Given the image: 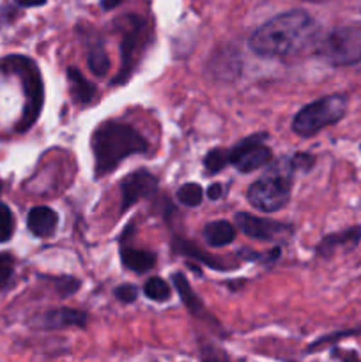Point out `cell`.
Masks as SVG:
<instances>
[{"instance_id":"obj_18","label":"cell","mask_w":361,"mask_h":362,"mask_svg":"<svg viewBox=\"0 0 361 362\" xmlns=\"http://www.w3.org/2000/svg\"><path fill=\"white\" fill-rule=\"evenodd\" d=\"M87 62H88V67H91L92 73H94L98 78L106 76V73L110 71V59L99 41H96L94 45L91 46V49H88Z\"/></svg>"},{"instance_id":"obj_24","label":"cell","mask_w":361,"mask_h":362,"mask_svg":"<svg viewBox=\"0 0 361 362\" xmlns=\"http://www.w3.org/2000/svg\"><path fill=\"white\" fill-rule=\"evenodd\" d=\"M14 272V258L9 253H0V290L9 285Z\"/></svg>"},{"instance_id":"obj_22","label":"cell","mask_w":361,"mask_h":362,"mask_svg":"<svg viewBox=\"0 0 361 362\" xmlns=\"http://www.w3.org/2000/svg\"><path fill=\"white\" fill-rule=\"evenodd\" d=\"M2 186V184H0ZM14 233V216L4 202H0V243L11 240Z\"/></svg>"},{"instance_id":"obj_20","label":"cell","mask_w":361,"mask_h":362,"mask_svg":"<svg viewBox=\"0 0 361 362\" xmlns=\"http://www.w3.org/2000/svg\"><path fill=\"white\" fill-rule=\"evenodd\" d=\"M144 293L147 299L156 300V303H165L170 299V286L161 278H152L145 283Z\"/></svg>"},{"instance_id":"obj_10","label":"cell","mask_w":361,"mask_h":362,"mask_svg":"<svg viewBox=\"0 0 361 362\" xmlns=\"http://www.w3.org/2000/svg\"><path fill=\"white\" fill-rule=\"evenodd\" d=\"M156 191H158V179L152 173L145 170L133 172L122 180V186H120V194H122L120 211H127L131 205L137 204L138 200L152 197Z\"/></svg>"},{"instance_id":"obj_31","label":"cell","mask_w":361,"mask_h":362,"mask_svg":"<svg viewBox=\"0 0 361 362\" xmlns=\"http://www.w3.org/2000/svg\"><path fill=\"white\" fill-rule=\"evenodd\" d=\"M122 2V0H101V7L103 9H113V7H117L119 4Z\"/></svg>"},{"instance_id":"obj_15","label":"cell","mask_w":361,"mask_h":362,"mask_svg":"<svg viewBox=\"0 0 361 362\" xmlns=\"http://www.w3.org/2000/svg\"><path fill=\"white\" fill-rule=\"evenodd\" d=\"M120 260H122V265L126 269L137 272V274H144V272L151 271L156 265V255L151 253V251L124 246L120 250Z\"/></svg>"},{"instance_id":"obj_27","label":"cell","mask_w":361,"mask_h":362,"mask_svg":"<svg viewBox=\"0 0 361 362\" xmlns=\"http://www.w3.org/2000/svg\"><path fill=\"white\" fill-rule=\"evenodd\" d=\"M333 356H335V359L338 362H361V359L356 356V354L347 352V350H335Z\"/></svg>"},{"instance_id":"obj_11","label":"cell","mask_w":361,"mask_h":362,"mask_svg":"<svg viewBox=\"0 0 361 362\" xmlns=\"http://www.w3.org/2000/svg\"><path fill=\"white\" fill-rule=\"evenodd\" d=\"M87 324V313L73 308H57V310H48L46 313L38 315L32 320V325L45 331H53V329H66V327H85Z\"/></svg>"},{"instance_id":"obj_26","label":"cell","mask_w":361,"mask_h":362,"mask_svg":"<svg viewBox=\"0 0 361 362\" xmlns=\"http://www.w3.org/2000/svg\"><path fill=\"white\" fill-rule=\"evenodd\" d=\"M55 285L59 288L60 296H73L80 288V281L74 278H59L55 281Z\"/></svg>"},{"instance_id":"obj_4","label":"cell","mask_w":361,"mask_h":362,"mask_svg":"<svg viewBox=\"0 0 361 362\" xmlns=\"http://www.w3.org/2000/svg\"><path fill=\"white\" fill-rule=\"evenodd\" d=\"M294 172L296 168L292 159L283 158L248 187V202L255 209L264 212H275L285 207L292 189Z\"/></svg>"},{"instance_id":"obj_19","label":"cell","mask_w":361,"mask_h":362,"mask_svg":"<svg viewBox=\"0 0 361 362\" xmlns=\"http://www.w3.org/2000/svg\"><path fill=\"white\" fill-rule=\"evenodd\" d=\"M177 200L186 207H198L204 200V189L198 184H184L177 189Z\"/></svg>"},{"instance_id":"obj_16","label":"cell","mask_w":361,"mask_h":362,"mask_svg":"<svg viewBox=\"0 0 361 362\" xmlns=\"http://www.w3.org/2000/svg\"><path fill=\"white\" fill-rule=\"evenodd\" d=\"M205 243L211 247L229 246L236 239V228L229 221H211L202 230Z\"/></svg>"},{"instance_id":"obj_29","label":"cell","mask_w":361,"mask_h":362,"mask_svg":"<svg viewBox=\"0 0 361 362\" xmlns=\"http://www.w3.org/2000/svg\"><path fill=\"white\" fill-rule=\"evenodd\" d=\"M222 194H223V189L219 184H212V186L207 189L209 200H219V198H222Z\"/></svg>"},{"instance_id":"obj_7","label":"cell","mask_w":361,"mask_h":362,"mask_svg":"<svg viewBox=\"0 0 361 362\" xmlns=\"http://www.w3.org/2000/svg\"><path fill=\"white\" fill-rule=\"evenodd\" d=\"M120 32H122V42H120V55L122 64L115 78V83H126L127 78L133 73L138 62V57L145 52L149 42V25L144 18L137 14H126L120 18Z\"/></svg>"},{"instance_id":"obj_5","label":"cell","mask_w":361,"mask_h":362,"mask_svg":"<svg viewBox=\"0 0 361 362\" xmlns=\"http://www.w3.org/2000/svg\"><path fill=\"white\" fill-rule=\"evenodd\" d=\"M347 110V98L342 94H331L310 103L297 112L292 120V131L299 136H314L324 127L336 124Z\"/></svg>"},{"instance_id":"obj_23","label":"cell","mask_w":361,"mask_h":362,"mask_svg":"<svg viewBox=\"0 0 361 362\" xmlns=\"http://www.w3.org/2000/svg\"><path fill=\"white\" fill-rule=\"evenodd\" d=\"M173 246H176L177 253H183V255H186V257H193V258H197V260H202L204 264H207L209 267L218 269V271L225 269V267H222L218 262L212 260L211 257H205V255H202L200 250H198V247H195V246H191V244L183 243V240H176V244H173Z\"/></svg>"},{"instance_id":"obj_32","label":"cell","mask_w":361,"mask_h":362,"mask_svg":"<svg viewBox=\"0 0 361 362\" xmlns=\"http://www.w3.org/2000/svg\"><path fill=\"white\" fill-rule=\"evenodd\" d=\"M306 2H314V4H319V2H326V0H306Z\"/></svg>"},{"instance_id":"obj_1","label":"cell","mask_w":361,"mask_h":362,"mask_svg":"<svg viewBox=\"0 0 361 362\" xmlns=\"http://www.w3.org/2000/svg\"><path fill=\"white\" fill-rule=\"evenodd\" d=\"M319 27L304 11H287L265 21L251 34L250 49L258 57L280 59L303 52L315 42Z\"/></svg>"},{"instance_id":"obj_6","label":"cell","mask_w":361,"mask_h":362,"mask_svg":"<svg viewBox=\"0 0 361 362\" xmlns=\"http://www.w3.org/2000/svg\"><path fill=\"white\" fill-rule=\"evenodd\" d=\"M317 55L331 66L361 62V27L347 25L329 32L317 45Z\"/></svg>"},{"instance_id":"obj_30","label":"cell","mask_w":361,"mask_h":362,"mask_svg":"<svg viewBox=\"0 0 361 362\" xmlns=\"http://www.w3.org/2000/svg\"><path fill=\"white\" fill-rule=\"evenodd\" d=\"M14 2L21 7H39V6H45L46 0H14Z\"/></svg>"},{"instance_id":"obj_14","label":"cell","mask_w":361,"mask_h":362,"mask_svg":"<svg viewBox=\"0 0 361 362\" xmlns=\"http://www.w3.org/2000/svg\"><path fill=\"white\" fill-rule=\"evenodd\" d=\"M361 239V228L360 226H354V228L345 230V232L331 233V235L324 237V239L319 243L317 246V255L319 257H331L338 247H354Z\"/></svg>"},{"instance_id":"obj_13","label":"cell","mask_w":361,"mask_h":362,"mask_svg":"<svg viewBox=\"0 0 361 362\" xmlns=\"http://www.w3.org/2000/svg\"><path fill=\"white\" fill-rule=\"evenodd\" d=\"M67 80H69L71 95H73L76 105L85 106L94 101L96 94H98V88H96V85L92 81H88L81 74V71L78 67H67Z\"/></svg>"},{"instance_id":"obj_2","label":"cell","mask_w":361,"mask_h":362,"mask_svg":"<svg viewBox=\"0 0 361 362\" xmlns=\"http://www.w3.org/2000/svg\"><path fill=\"white\" fill-rule=\"evenodd\" d=\"M149 144L130 124L105 120L92 133L94 175L98 179L108 175L126 158L147 152Z\"/></svg>"},{"instance_id":"obj_9","label":"cell","mask_w":361,"mask_h":362,"mask_svg":"<svg viewBox=\"0 0 361 362\" xmlns=\"http://www.w3.org/2000/svg\"><path fill=\"white\" fill-rule=\"evenodd\" d=\"M236 223L237 228H239L244 235L257 240H268V243H285V240H289L294 233L292 225L257 218V216L246 214V212L236 214Z\"/></svg>"},{"instance_id":"obj_21","label":"cell","mask_w":361,"mask_h":362,"mask_svg":"<svg viewBox=\"0 0 361 362\" xmlns=\"http://www.w3.org/2000/svg\"><path fill=\"white\" fill-rule=\"evenodd\" d=\"M227 165H229V151L225 148H214L204 158V166L211 175L222 172Z\"/></svg>"},{"instance_id":"obj_25","label":"cell","mask_w":361,"mask_h":362,"mask_svg":"<svg viewBox=\"0 0 361 362\" xmlns=\"http://www.w3.org/2000/svg\"><path fill=\"white\" fill-rule=\"evenodd\" d=\"M113 293H115L117 299H119L120 303H124V304L134 303V299H137V297H138L137 286L127 285V283H124V285L117 286L115 292H113Z\"/></svg>"},{"instance_id":"obj_8","label":"cell","mask_w":361,"mask_h":362,"mask_svg":"<svg viewBox=\"0 0 361 362\" xmlns=\"http://www.w3.org/2000/svg\"><path fill=\"white\" fill-rule=\"evenodd\" d=\"M268 138L265 133L251 134L244 138L236 147L229 148V163L236 166L239 172L250 173L253 170L264 168L273 161V152L264 140Z\"/></svg>"},{"instance_id":"obj_12","label":"cell","mask_w":361,"mask_h":362,"mask_svg":"<svg viewBox=\"0 0 361 362\" xmlns=\"http://www.w3.org/2000/svg\"><path fill=\"white\" fill-rule=\"evenodd\" d=\"M57 223H59L57 212L53 209L45 207V205L30 209L27 216V226L30 233L35 237H41V239L52 237L55 233Z\"/></svg>"},{"instance_id":"obj_17","label":"cell","mask_w":361,"mask_h":362,"mask_svg":"<svg viewBox=\"0 0 361 362\" xmlns=\"http://www.w3.org/2000/svg\"><path fill=\"white\" fill-rule=\"evenodd\" d=\"M172 279H173V285H176L177 292H179L180 300L184 303V306H186L188 310L195 315V317H202V315H205L204 304H202V300L198 299L197 293L191 290L188 279L184 278L183 274H179V272H176V274L172 276Z\"/></svg>"},{"instance_id":"obj_3","label":"cell","mask_w":361,"mask_h":362,"mask_svg":"<svg viewBox=\"0 0 361 362\" xmlns=\"http://www.w3.org/2000/svg\"><path fill=\"white\" fill-rule=\"evenodd\" d=\"M0 71L7 74H14L21 80V87L25 92L23 115L18 122L16 131L25 133L35 124L41 115L45 105V83H42L41 71L38 64L25 55H7L0 60Z\"/></svg>"},{"instance_id":"obj_28","label":"cell","mask_w":361,"mask_h":362,"mask_svg":"<svg viewBox=\"0 0 361 362\" xmlns=\"http://www.w3.org/2000/svg\"><path fill=\"white\" fill-rule=\"evenodd\" d=\"M204 362H229L225 354L216 352L214 349H205L204 350Z\"/></svg>"}]
</instances>
